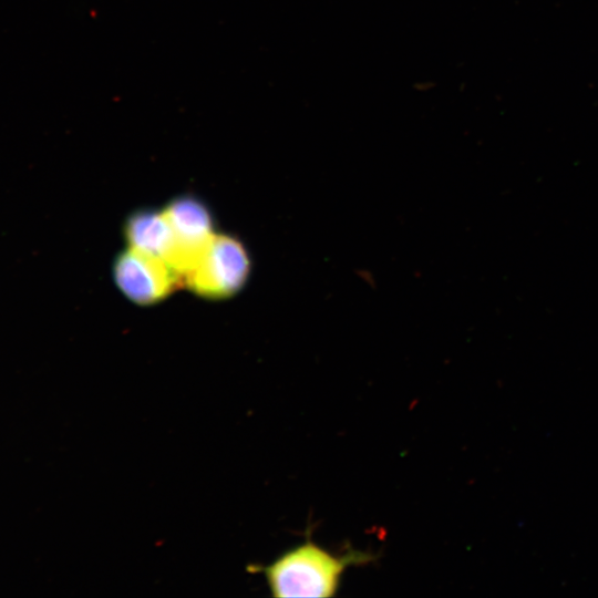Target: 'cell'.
<instances>
[{"instance_id":"obj_2","label":"cell","mask_w":598,"mask_h":598,"mask_svg":"<svg viewBox=\"0 0 598 598\" xmlns=\"http://www.w3.org/2000/svg\"><path fill=\"white\" fill-rule=\"evenodd\" d=\"M250 258L235 236L214 234L183 278V287L206 299H226L245 286Z\"/></svg>"},{"instance_id":"obj_3","label":"cell","mask_w":598,"mask_h":598,"mask_svg":"<svg viewBox=\"0 0 598 598\" xmlns=\"http://www.w3.org/2000/svg\"><path fill=\"white\" fill-rule=\"evenodd\" d=\"M113 278L121 292L138 306L158 303L183 287L166 261L128 247L115 258Z\"/></svg>"},{"instance_id":"obj_5","label":"cell","mask_w":598,"mask_h":598,"mask_svg":"<svg viewBox=\"0 0 598 598\" xmlns=\"http://www.w3.org/2000/svg\"><path fill=\"white\" fill-rule=\"evenodd\" d=\"M123 231L128 248L166 261L178 274L179 249L163 210L143 208L133 212L126 218Z\"/></svg>"},{"instance_id":"obj_4","label":"cell","mask_w":598,"mask_h":598,"mask_svg":"<svg viewBox=\"0 0 598 598\" xmlns=\"http://www.w3.org/2000/svg\"><path fill=\"white\" fill-rule=\"evenodd\" d=\"M162 210L177 240L178 274L183 281L215 234L213 216L207 206L192 195L173 198Z\"/></svg>"},{"instance_id":"obj_1","label":"cell","mask_w":598,"mask_h":598,"mask_svg":"<svg viewBox=\"0 0 598 598\" xmlns=\"http://www.w3.org/2000/svg\"><path fill=\"white\" fill-rule=\"evenodd\" d=\"M371 559L357 550L334 555L307 540L282 553L264 574L274 597H333L346 569Z\"/></svg>"}]
</instances>
